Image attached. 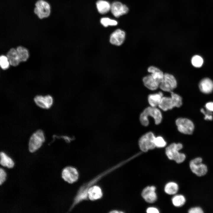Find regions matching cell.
<instances>
[{"mask_svg": "<svg viewBox=\"0 0 213 213\" xmlns=\"http://www.w3.org/2000/svg\"><path fill=\"white\" fill-rule=\"evenodd\" d=\"M189 167L192 172L198 176L204 175L208 171L207 166L202 163L196 164L191 161L190 162Z\"/></svg>", "mask_w": 213, "mask_h": 213, "instance_id": "obj_15", "label": "cell"}, {"mask_svg": "<svg viewBox=\"0 0 213 213\" xmlns=\"http://www.w3.org/2000/svg\"><path fill=\"white\" fill-rule=\"evenodd\" d=\"M191 62L193 66L198 68L202 66L204 61L203 58L201 56L198 55H195L192 57Z\"/></svg>", "mask_w": 213, "mask_h": 213, "instance_id": "obj_26", "label": "cell"}, {"mask_svg": "<svg viewBox=\"0 0 213 213\" xmlns=\"http://www.w3.org/2000/svg\"><path fill=\"white\" fill-rule=\"evenodd\" d=\"M183 147V145L181 143H172L166 148V155L170 159L174 160L178 163H181L186 158L185 154L179 152V151L182 149Z\"/></svg>", "mask_w": 213, "mask_h": 213, "instance_id": "obj_3", "label": "cell"}, {"mask_svg": "<svg viewBox=\"0 0 213 213\" xmlns=\"http://www.w3.org/2000/svg\"><path fill=\"white\" fill-rule=\"evenodd\" d=\"M79 173L75 167L67 166L62 170V178L67 183L72 184L76 182L79 178Z\"/></svg>", "mask_w": 213, "mask_h": 213, "instance_id": "obj_9", "label": "cell"}, {"mask_svg": "<svg viewBox=\"0 0 213 213\" xmlns=\"http://www.w3.org/2000/svg\"><path fill=\"white\" fill-rule=\"evenodd\" d=\"M186 201L185 197L182 195H177L174 196L172 199V202L175 206L179 207L183 205Z\"/></svg>", "mask_w": 213, "mask_h": 213, "instance_id": "obj_25", "label": "cell"}, {"mask_svg": "<svg viewBox=\"0 0 213 213\" xmlns=\"http://www.w3.org/2000/svg\"><path fill=\"white\" fill-rule=\"evenodd\" d=\"M199 87L202 93L206 94L210 93L213 91V82L209 78H204L200 82Z\"/></svg>", "mask_w": 213, "mask_h": 213, "instance_id": "obj_17", "label": "cell"}, {"mask_svg": "<svg viewBox=\"0 0 213 213\" xmlns=\"http://www.w3.org/2000/svg\"><path fill=\"white\" fill-rule=\"evenodd\" d=\"M87 193L88 199L92 201H96L101 199L103 194L100 187L94 185L89 188Z\"/></svg>", "mask_w": 213, "mask_h": 213, "instance_id": "obj_16", "label": "cell"}, {"mask_svg": "<svg viewBox=\"0 0 213 213\" xmlns=\"http://www.w3.org/2000/svg\"><path fill=\"white\" fill-rule=\"evenodd\" d=\"M110 10L113 15L115 17L118 18L127 14L129 9L126 5L120 2L115 1L112 4Z\"/></svg>", "mask_w": 213, "mask_h": 213, "instance_id": "obj_11", "label": "cell"}, {"mask_svg": "<svg viewBox=\"0 0 213 213\" xmlns=\"http://www.w3.org/2000/svg\"><path fill=\"white\" fill-rule=\"evenodd\" d=\"M16 49L20 62L26 61L29 57L27 49L22 46H18Z\"/></svg>", "mask_w": 213, "mask_h": 213, "instance_id": "obj_24", "label": "cell"}, {"mask_svg": "<svg viewBox=\"0 0 213 213\" xmlns=\"http://www.w3.org/2000/svg\"><path fill=\"white\" fill-rule=\"evenodd\" d=\"M156 189L154 186H147L143 190L141 195L146 202L152 203L156 201L157 196L155 192Z\"/></svg>", "mask_w": 213, "mask_h": 213, "instance_id": "obj_13", "label": "cell"}, {"mask_svg": "<svg viewBox=\"0 0 213 213\" xmlns=\"http://www.w3.org/2000/svg\"><path fill=\"white\" fill-rule=\"evenodd\" d=\"M171 96L163 97L158 106L164 111L171 109L174 107H179L182 105V98L178 94L171 92Z\"/></svg>", "mask_w": 213, "mask_h": 213, "instance_id": "obj_2", "label": "cell"}, {"mask_svg": "<svg viewBox=\"0 0 213 213\" xmlns=\"http://www.w3.org/2000/svg\"><path fill=\"white\" fill-rule=\"evenodd\" d=\"M100 22L103 26L106 27L109 25L115 26L118 24L116 20L106 17L101 18L100 20Z\"/></svg>", "mask_w": 213, "mask_h": 213, "instance_id": "obj_27", "label": "cell"}, {"mask_svg": "<svg viewBox=\"0 0 213 213\" xmlns=\"http://www.w3.org/2000/svg\"><path fill=\"white\" fill-rule=\"evenodd\" d=\"M163 96V93L161 91L149 94L148 100L150 106L154 107L158 106Z\"/></svg>", "mask_w": 213, "mask_h": 213, "instance_id": "obj_18", "label": "cell"}, {"mask_svg": "<svg viewBox=\"0 0 213 213\" xmlns=\"http://www.w3.org/2000/svg\"><path fill=\"white\" fill-rule=\"evenodd\" d=\"M206 108L207 110L210 112H213V102H210L207 103L205 105Z\"/></svg>", "mask_w": 213, "mask_h": 213, "instance_id": "obj_34", "label": "cell"}, {"mask_svg": "<svg viewBox=\"0 0 213 213\" xmlns=\"http://www.w3.org/2000/svg\"><path fill=\"white\" fill-rule=\"evenodd\" d=\"M0 164L8 168H12L14 166V162L12 159L3 152L0 154Z\"/></svg>", "mask_w": 213, "mask_h": 213, "instance_id": "obj_22", "label": "cell"}, {"mask_svg": "<svg viewBox=\"0 0 213 213\" xmlns=\"http://www.w3.org/2000/svg\"><path fill=\"white\" fill-rule=\"evenodd\" d=\"M142 81L145 87L149 90L154 91L159 88L160 83L150 74L143 77Z\"/></svg>", "mask_w": 213, "mask_h": 213, "instance_id": "obj_14", "label": "cell"}, {"mask_svg": "<svg viewBox=\"0 0 213 213\" xmlns=\"http://www.w3.org/2000/svg\"><path fill=\"white\" fill-rule=\"evenodd\" d=\"M177 85V82L175 76L171 74L165 73L159 88L163 91L170 92L176 88Z\"/></svg>", "mask_w": 213, "mask_h": 213, "instance_id": "obj_6", "label": "cell"}, {"mask_svg": "<svg viewBox=\"0 0 213 213\" xmlns=\"http://www.w3.org/2000/svg\"><path fill=\"white\" fill-rule=\"evenodd\" d=\"M35 5L34 12L39 18L47 17L49 15L50 8L47 2L43 0H39L36 2Z\"/></svg>", "mask_w": 213, "mask_h": 213, "instance_id": "obj_10", "label": "cell"}, {"mask_svg": "<svg viewBox=\"0 0 213 213\" xmlns=\"http://www.w3.org/2000/svg\"><path fill=\"white\" fill-rule=\"evenodd\" d=\"M146 212L148 213H158L159 211L156 208L150 207L147 209Z\"/></svg>", "mask_w": 213, "mask_h": 213, "instance_id": "obj_33", "label": "cell"}, {"mask_svg": "<svg viewBox=\"0 0 213 213\" xmlns=\"http://www.w3.org/2000/svg\"><path fill=\"white\" fill-rule=\"evenodd\" d=\"M175 123L178 130L180 133L186 134H191L193 133L194 125L190 120L180 118L176 120Z\"/></svg>", "mask_w": 213, "mask_h": 213, "instance_id": "obj_8", "label": "cell"}, {"mask_svg": "<svg viewBox=\"0 0 213 213\" xmlns=\"http://www.w3.org/2000/svg\"><path fill=\"white\" fill-rule=\"evenodd\" d=\"M154 143L156 147L163 148L166 145V142L161 136L156 137L154 140Z\"/></svg>", "mask_w": 213, "mask_h": 213, "instance_id": "obj_29", "label": "cell"}, {"mask_svg": "<svg viewBox=\"0 0 213 213\" xmlns=\"http://www.w3.org/2000/svg\"><path fill=\"white\" fill-rule=\"evenodd\" d=\"M45 141L43 131L37 130L31 136L28 143V149L30 152L33 153L38 149Z\"/></svg>", "mask_w": 213, "mask_h": 213, "instance_id": "obj_4", "label": "cell"}, {"mask_svg": "<svg viewBox=\"0 0 213 213\" xmlns=\"http://www.w3.org/2000/svg\"><path fill=\"white\" fill-rule=\"evenodd\" d=\"M149 116L154 119L156 125L159 124L162 120V115L160 110L156 107L150 106L145 108L140 115V120L143 125L147 126L149 125Z\"/></svg>", "mask_w": 213, "mask_h": 213, "instance_id": "obj_1", "label": "cell"}, {"mask_svg": "<svg viewBox=\"0 0 213 213\" xmlns=\"http://www.w3.org/2000/svg\"><path fill=\"white\" fill-rule=\"evenodd\" d=\"M155 137L151 132H147L143 135L139 139L138 144L141 150L146 152L149 150H152L156 147L154 143Z\"/></svg>", "mask_w": 213, "mask_h": 213, "instance_id": "obj_5", "label": "cell"}, {"mask_svg": "<svg viewBox=\"0 0 213 213\" xmlns=\"http://www.w3.org/2000/svg\"><path fill=\"white\" fill-rule=\"evenodd\" d=\"M34 100L37 106L44 109L50 108L53 103V98L49 95L44 96L37 95L34 97Z\"/></svg>", "mask_w": 213, "mask_h": 213, "instance_id": "obj_12", "label": "cell"}, {"mask_svg": "<svg viewBox=\"0 0 213 213\" xmlns=\"http://www.w3.org/2000/svg\"><path fill=\"white\" fill-rule=\"evenodd\" d=\"M178 188V186L177 183L174 182H170L166 185L164 190L167 194L172 195L176 193Z\"/></svg>", "mask_w": 213, "mask_h": 213, "instance_id": "obj_23", "label": "cell"}, {"mask_svg": "<svg viewBox=\"0 0 213 213\" xmlns=\"http://www.w3.org/2000/svg\"><path fill=\"white\" fill-rule=\"evenodd\" d=\"M96 6L98 12L101 14H106L111 9V5L105 0H98L96 3Z\"/></svg>", "mask_w": 213, "mask_h": 213, "instance_id": "obj_21", "label": "cell"}, {"mask_svg": "<svg viewBox=\"0 0 213 213\" xmlns=\"http://www.w3.org/2000/svg\"><path fill=\"white\" fill-rule=\"evenodd\" d=\"M147 71L160 84L164 77V73L158 67L153 65L147 68Z\"/></svg>", "mask_w": 213, "mask_h": 213, "instance_id": "obj_19", "label": "cell"}, {"mask_svg": "<svg viewBox=\"0 0 213 213\" xmlns=\"http://www.w3.org/2000/svg\"><path fill=\"white\" fill-rule=\"evenodd\" d=\"M201 112L204 115L205 117L204 119L205 120H212L213 119V117L212 115L211 112L207 110V111H205L202 108L201 109Z\"/></svg>", "mask_w": 213, "mask_h": 213, "instance_id": "obj_30", "label": "cell"}, {"mask_svg": "<svg viewBox=\"0 0 213 213\" xmlns=\"http://www.w3.org/2000/svg\"><path fill=\"white\" fill-rule=\"evenodd\" d=\"M191 161L194 163H202V159L201 157H198L192 159Z\"/></svg>", "mask_w": 213, "mask_h": 213, "instance_id": "obj_35", "label": "cell"}, {"mask_svg": "<svg viewBox=\"0 0 213 213\" xmlns=\"http://www.w3.org/2000/svg\"><path fill=\"white\" fill-rule=\"evenodd\" d=\"M124 212L122 211H121L120 210H113L109 212V213H123Z\"/></svg>", "mask_w": 213, "mask_h": 213, "instance_id": "obj_36", "label": "cell"}, {"mask_svg": "<svg viewBox=\"0 0 213 213\" xmlns=\"http://www.w3.org/2000/svg\"><path fill=\"white\" fill-rule=\"evenodd\" d=\"M188 212L189 213H203L204 212L203 209L199 207H195L190 209Z\"/></svg>", "mask_w": 213, "mask_h": 213, "instance_id": "obj_31", "label": "cell"}, {"mask_svg": "<svg viewBox=\"0 0 213 213\" xmlns=\"http://www.w3.org/2000/svg\"><path fill=\"white\" fill-rule=\"evenodd\" d=\"M10 63L7 56L2 55L0 57V65L1 68L3 70L8 69Z\"/></svg>", "mask_w": 213, "mask_h": 213, "instance_id": "obj_28", "label": "cell"}, {"mask_svg": "<svg viewBox=\"0 0 213 213\" xmlns=\"http://www.w3.org/2000/svg\"><path fill=\"white\" fill-rule=\"evenodd\" d=\"M6 174L4 170L2 168L0 169V184H2L5 180Z\"/></svg>", "mask_w": 213, "mask_h": 213, "instance_id": "obj_32", "label": "cell"}, {"mask_svg": "<svg viewBox=\"0 0 213 213\" xmlns=\"http://www.w3.org/2000/svg\"><path fill=\"white\" fill-rule=\"evenodd\" d=\"M10 64L14 66H17L20 62L16 49L12 48L7 52V54Z\"/></svg>", "mask_w": 213, "mask_h": 213, "instance_id": "obj_20", "label": "cell"}, {"mask_svg": "<svg viewBox=\"0 0 213 213\" xmlns=\"http://www.w3.org/2000/svg\"><path fill=\"white\" fill-rule=\"evenodd\" d=\"M126 38V33L123 30L117 29L110 35L109 43L112 46L119 47L124 43Z\"/></svg>", "mask_w": 213, "mask_h": 213, "instance_id": "obj_7", "label": "cell"}]
</instances>
